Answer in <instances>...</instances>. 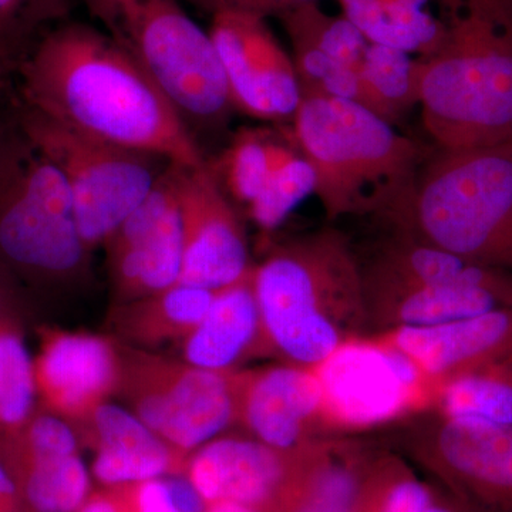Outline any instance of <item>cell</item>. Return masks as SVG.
<instances>
[{
	"label": "cell",
	"instance_id": "6da1fadb",
	"mask_svg": "<svg viewBox=\"0 0 512 512\" xmlns=\"http://www.w3.org/2000/svg\"><path fill=\"white\" fill-rule=\"evenodd\" d=\"M23 106L116 146L183 167L207 164L167 94L103 30L63 23L19 63Z\"/></svg>",
	"mask_w": 512,
	"mask_h": 512
},
{
	"label": "cell",
	"instance_id": "7a4b0ae2",
	"mask_svg": "<svg viewBox=\"0 0 512 512\" xmlns=\"http://www.w3.org/2000/svg\"><path fill=\"white\" fill-rule=\"evenodd\" d=\"M440 37L420 57L424 127L440 150L512 138V0H439Z\"/></svg>",
	"mask_w": 512,
	"mask_h": 512
},
{
	"label": "cell",
	"instance_id": "3957f363",
	"mask_svg": "<svg viewBox=\"0 0 512 512\" xmlns=\"http://www.w3.org/2000/svg\"><path fill=\"white\" fill-rule=\"evenodd\" d=\"M252 279L269 352L286 363L313 369L369 332L362 264L336 229L275 244Z\"/></svg>",
	"mask_w": 512,
	"mask_h": 512
},
{
	"label": "cell",
	"instance_id": "277c9868",
	"mask_svg": "<svg viewBox=\"0 0 512 512\" xmlns=\"http://www.w3.org/2000/svg\"><path fill=\"white\" fill-rule=\"evenodd\" d=\"M292 130L315 171L328 220L382 215L397 224L413 200L421 150L355 101L302 99Z\"/></svg>",
	"mask_w": 512,
	"mask_h": 512
},
{
	"label": "cell",
	"instance_id": "5b68a950",
	"mask_svg": "<svg viewBox=\"0 0 512 512\" xmlns=\"http://www.w3.org/2000/svg\"><path fill=\"white\" fill-rule=\"evenodd\" d=\"M397 231L512 274V138L440 150L420 171Z\"/></svg>",
	"mask_w": 512,
	"mask_h": 512
},
{
	"label": "cell",
	"instance_id": "8992f818",
	"mask_svg": "<svg viewBox=\"0 0 512 512\" xmlns=\"http://www.w3.org/2000/svg\"><path fill=\"white\" fill-rule=\"evenodd\" d=\"M90 256L59 168L18 121L0 120V265L19 281L57 288L86 279Z\"/></svg>",
	"mask_w": 512,
	"mask_h": 512
},
{
	"label": "cell",
	"instance_id": "52a82bcc",
	"mask_svg": "<svg viewBox=\"0 0 512 512\" xmlns=\"http://www.w3.org/2000/svg\"><path fill=\"white\" fill-rule=\"evenodd\" d=\"M158 84L185 124L217 126L234 110L210 33L178 0H80Z\"/></svg>",
	"mask_w": 512,
	"mask_h": 512
},
{
	"label": "cell",
	"instance_id": "ba28073f",
	"mask_svg": "<svg viewBox=\"0 0 512 512\" xmlns=\"http://www.w3.org/2000/svg\"><path fill=\"white\" fill-rule=\"evenodd\" d=\"M16 121L62 173L72 195L77 229L92 254L173 164L154 154L87 136L25 106Z\"/></svg>",
	"mask_w": 512,
	"mask_h": 512
},
{
	"label": "cell",
	"instance_id": "9c48e42d",
	"mask_svg": "<svg viewBox=\"0 0 512 512\" xmlns=\"http://www.w3.org/2000/svg\"><path fill=\"white\" fill-rule=\"evenodd\" d=\"M119 343L117 396L148 429L191 454L237 424V372H212Z\"/></svg>",
	"mask_w": 512,
	"mask_h": 512
},
{
	"label": "cell",
	"instance_id": "30bf717a",
	"mask_svg": "<svg viewBox=\"0 0 512 512\" xmlns=\"http://www.w3.org/2000/svg\"><path fill=\"white\" fill-rule=\"evenodd\" d=\"M322 387V426L360 431L433 410L440 383L375 335L350 340L313 367Z\"/></svg>",
	"mask_w": 512,
	"mask_h": 512
},
{
	"label": "cell",
	"instance_id": "8fae6325",
	"mask_svg": "<svg viewBox=\"0 0 512 512\" xmlns=\"http://www.w3.org/2000/svg\"><path fill=\"white\" fill-rule=\"evenodd\" d=\"M393 427L394 446L477 512H512V426L414 414Z\"/></svg>",
	"mask_w": 512,
	"mask_h": 512
},
{
	"label": "cell",
	"instance_id": "7c38bea8",
	"mask_svg": "<svg viewBox=\"0 0 512 512\" xmlns=\"http://www.w3.org/2000/svg\"><path fill=\"white\" fill-rule=\"evenodd\" d=\"M210 33L235 111L256 120H293L302 93L291 53L266 19L242 13L212 16Z\"/></svg>",
	"mask_w": 512,
	"mask_h": 512
},
{
	"label": "cell",
	"instance_id": "4fadbf2b",
	"mask_svg": "<svg viewBox=\"0 0 512 512\" xmlns=\"http://www.w3.org/2000/svg\"><path fill=\"white\" fill-rule=\"evenodd\" d=\"M103 247L113 305L136 301L180 282L183 231L174 164Z\"/></svg>",
	"mask_w": 512,
	"mask_h": 512
},
{
	"label": "cell",
	"instance_id": "5bb4252c",
	"mask_svg": "<svg viewBox=\"0 0 512 512\" xmlns=\"http://www.w3.org/2000/svg\"><path fill=\"white\" fill-rule=\"evenodd\" d=\"M183 231L180 284L220 291L251 271L244 225L210 164H174Z\"/></svg>",
	"mask_w": 512,
	"mask_h": 512
},
{
	"label": "cell",
	"instance_id": "9a60e30c",
	"mask_svg": "<svg viewBox=\"0 0 512 512\" xmlns=\"http://www.w3.org/2000/svg\"><path fill=\"white\" fill-rule=\"evenodd\" d=\"M33 357L37 403L66 421L82 419L119 390V343L110 336L40 326Z\"/></svg>",
	"mask_w": 512,
	"mask_h": 512
},
{
	"label": "cell",
	"instance_id": "2e32d148",
	"mask_svg": "<svg viewBox=\"0 0 512 512\" xmlns=\"http://www.w3.org/2000/svg\"><path fill=\"white\" fill-rule=\"evenodd\" d=\"M305 447L282 450L252 436L215 437L192 451L185 477L207 504L227 501L275 512L298 473Z\"/></svg>",
	"mask_w": 512,
	"mask_h": 512
},
{
	"label": "cell",
	"instance_id": "e0dca14e",
	"mask_svg": "<svg viewBox=\"0 0 512 512\" xmlns=\"http://www.w3.org/2000/svg\"><path fill=\"white\" fill-rule=\"evenodd\" d=\"M237 409V424L269 446L293 450L322 439V387L309 367L239 369Z\"/></svg>",
	"mask_w": 512,
	"mask_h": 512
},
{
	"label": "cell",
	"instance_id": "ac0fdd59",
	"mask_svg": "<svg viewBox=\"0 0 512 512\" xmlns=\"http://www.w3.org/2000/svg\"><path fill=\"white\" fill-rule=\"evenodd\" d=\"M289 43L302 99L356 101L359 67L370 42L345 16L329 15L319 2L279 16Z\"/></svg>",
	"mask_w": 512,
	"mask_h": 512
},
{
	"label": "cell",
	"instance_id": "d6986e66",
	"mask_svg": "<svg viewBox=\"0 0 512 512\" xmlns=\"http://www.w3.org/2000/svg\"><path fill=\"white\" fill-rule=\"evenodd\" d=\"M367 325L377 333L441 325L512 308V288L443 285L399 278L362 265Z\"/></svg>",
	"mask_w": 512,
	"mask_h": 512
},
{
	"label": "cell",
	"instance_id": "ffe728a7",
	"mask_svg": "<svg viewBox=\"0 0 512 512\" xmlns=\"http://www.w3.org/2000/svg\"><path fill=\"white\" fill-rule=\"evenodd\" d=\"M70 424L80 444L93 451V476L103 487L185 474L190 454L161 439L130 410L107 402Z\"/></svg>",
	"mask_w": 512,
	"mask_h": 512
},
{
	"label": "cell",
	"instance_id": "44dd1931",
	"mask_svg": "<svg viewBox=\"0 0 512 512\" xmlns=\"http://www.w3.org/2000/svg\"><path fill=\"white\" fill-rule=\"evenodd\" d=\"M375 336L399 349L441 384L512 348V308L441 325L389 330Z\"/></svg>",
	"mask_w": 512,
	"mask_h": 512
},
{
	"label": "cell",
	"instance_id": "7402d4cb",
	"mask_svg": "<svg viewBox=\"0 0 512 512\" xmlns=\"http://www.w3.org/2000/svg\"><path fill=\"white\" fill-rule=\"evenodd\" d=\"M180 343L184 362L212 372H234L251 357L271 355L252 269L235 284L215 292L204 318Z\"/></svg>",
	"mask_w": 512,
	"mask_h": 512
},
{
	"label": "cell",
	"instance_id": "603a6c76",
	"mask_svg": "<svg viewBox=\"0 0 512 512\" xmlns=\"http://www.w3.org/2000/svg\"><path fill=\"white\" fill-rule=\"evenodd\" d=\"M377 453L357 441H311L275 512H357L367 471Z\"/></svg>",
	"mask_w": 512,
	"mask_h": 512
},
{
	"label": "cell",
	"instance_id": "cb8c5ba5",
	"mask_svg": "<svg viewBox=\"0 0 512 512\" xmlns=\"http://www.w3.org/2000/svg\"><path fill=\"white\" fill-rule=\"evenodd\" d=\"M214 295L178 282L136 301L111 305L107 325L117 342L131 348L150 350L181 342L204 318Z\"/></svg>",
	"mask_w": 512,
	"mask_h": 512
},
{
	"label": "cell",
	"instance_id": "d4e9b609",
	"mask_svg": "<svg viewBox=\"0 0 512 512\" xmlns=\"http://www.w3.org/2000/svg\"><path fill=\"white\" fill-rule=\"evenodd\" d=\"M299 148L292 127H244L210 164L229 200L248 210L272 175Z\"/></svg>",
	"mask_w": 512,
	"mask_h": 512
},
{
	"label": "cell",
	"instance_id": "484cf974",
	"mask_svg": "<svg viewBox=\"0 0 512 512\" xmlns=\"http://www.w3.org/2000/svg\"><path fill=\"white\" fill-rule=\"evenodd\" d=\"M346 19L375 45L423 57L440 37L439 0H335Z\"/></svg>",
	"mask_w": 512,
	"mask_h": 512
},
{
	"label": "cell",
	"instance_id": "4316f807",
	"mask_svg": "<svg viewBox=\"0 0 512 512\" xmlns=\"http://www.w3.org/2000/svg\"><path fill=\"white\" fill-rule=\"evenodd\" d=\"M0 463L32 512H77L92 494L80 454L28 456L0 447Z\"/></svg>",
	"mask_w": 512,
	"mask_h": 512
},
{
	"label": "cell",
	"instance_id": "83f0119b",
	"mask_svg": "<svg viewBox=\"0 0 512 512\" xmlns=\"http://www.w3.org/2000/svg\"><path fill=\"white\" fill-rule=\"evenodd\" d=\"M431 412L512 426V348L441 383Z\"/></svg>",
	"mask_w": 512,
	"mask_h": 512
},
{
	"label": "cell",
	"instance_id": "f1b7e54d",
	"mask_svg": "<svg viewBox=\"0 0 512 512\" xmlns=\"http://www.w3.org/2000/svg\"><path fill=\"white\" fill-rule=\"evenodd\" d=\"M420 57L394 47L370 43L359 67L355 103L396 126L420 106Z\"/></svg>",
	"mask_w": 512,
	"mask_h": 512
},
{
	"label": "cell",
	"instance_id": "f546056e",
	"mask_svg": "<svg viewBox=\"0 0 512 512\" xmlns=\"http://www.w3.org/2000/svg\"><path fill=\"white\" fill-rule=\"evenodd\" d=\"M18 309L0 318V433L18 431L36 412L35 366Z\"/></svg>",
	"mask_w": 512,
	"mask_h": 512
},
{
	"label": "cell",
	"instance_id": "4dcf8cb0",
	"mask_svg": "<svg viewBox=\"0 0 512 512\" xmlns=\"http://www.w3.org/2000/svg\"><path fill=\"white\" fill-rule=\"evenodd\" d=\"M437 493L403 458L377 453L367 471L357 512H424Z\"/></svg>",
	"mask_w": 512,
	"mask_h": 512
},
{
	"label": "cell",
	"instance_id": "1f68e13d",
	"mask_svg": "<svg viewBox=\"0 0 512 512\" xmlns=\"http://www.w3.org/2000/svg\"><path fill=\"white\" fill-rule=\"evenodd\" d=\"M315 187V171L299 147L248 208L249 218L262 231H274L302 201L315 194Z\"/></svg>",
	"mask_w": 512,
	"mask_h": 512
},
{
	"label": "cell",
	"instance_id": "d6a6232c",
	"mask_svg": "<svg viewBox=\"0 0 512 512\" xmlns=\"http://www.w3.org/2000/svg\"><path fill=\"white\" fill-rule=\"evenodd\" d=\"M66 8V0H0V50L12 56L37 26L59 18Z\"/></svg>",
	"mask_w": 512,
	"mask_h": 512
},
{
	"label": "cell",
	"instance_id": "836d02e7",
	"mask_svg": "<svg viewBox=\"0 0 512 512\" xmlns=\"http://www.w3.org/2000/svg\"><path fill=\"white\" fill-rule=\"evenodd\" d=\"M195 8L215 16L218 13H242V15L258 16L269 19L279 18L289 10L299 8L306 3L320 0H185Z\"/></svg>",
	"mask_w": 512,
	"mask_h": 512
},
{
	"label": "cell",
	"instance_id": "e575fe53",
	"mask_svg": "<svg viewBox=\"0 0 512 512\" xmlns=\"http://www.w3.org/2000/svg\"><path fill=\"white\" fill-rule=\"evenodd\" d=\"M77 512H136L131 484L92 491Z\"/></svg>",
	"mask_w": 512,
	"mask_h": 512
},
{
	"label": "cell",
	"instance_id": "d590c367",
	"mask_svg": "<svg viewBox=\"0 0 512 512\" xmlns=\"http://www.w3.org/2000/svg\"><path fill=\"white\" fill-rule=\"evenodd\" d=\"M136 512H178L163 478L131 484Z\"/></svg>",
	"mask_w": 512,
	"mask_h": 512
},
{
	"label": "cell",
	"instance_id": "8d00e7d4",
	"mask_svg": "<svg viewBox=\"0 0 512 512\" xmlns=\"http://www.w3.org/2000/svg\"><path fill=\"white\" fill-rule=\"evenodd\" d=\"M163 481L178 512H207L208 504L185 474L164 477Z\"/></svg>",
	"mask_w": 512,
	"mask_h": 512
},
{
	"label": "cell",
	"instance_id": "74e56055",
	"mask_svg": "<svg viewBox=\"0 0 512 512\" xmlns=\"http://www.w3.org/2000/svg\"><path fill=\"white\" fill-rule=\"evenodd\" d=\"M0 512H32L23 500L18 485L0 463Z\"/></svg>",
	"mask_w": 512,
	"mask_h": 512
},
{
	"label": "cell",
	"instance_id": "f35d334b",
	"mask_svg": "<svg viewBox=\"0 0 512 512\" xmlns=\"http://www.w3.org/2000/svg\"><path fill=\"white\" fill-rule=\"evenodd\" d=\"M18 282L19 279L12 272L0 265V318L5 313L18 309Z\"/></svg>",
	"mask_w": 512,
	"mask_h": 512
},
{
	"label": "cell",
	"instance_id": "ab89813d",
	"mask_svg": "<svg viewBox=\"0 0 512 512\" xmlns=\"http://www.w3.org/2000/svg\"><path fill=\"white\" fill-rule=\"evenodd\" d=\"M424 512H477L473 507L464 503L456 495L439 491L433 503Z\"/></svg>",
	"mask_w": 512,
	"mask_h": 512
},
{
	"label": "cell",
	"instance_id": "60d3db41",
	"mask_svg": "<svg viewBox=\"0 0 512 512\" xmlns=\"http://www.w3.org/2000/svg\"><path fill=\"white\" fill-rule=\"evenodd\" d=\"M207 512H262L256 510V508L248 507V505H242L237 503H227V501H221V503L208 504Z\"/></svg>",
	"mask_w": 512,
	"mask_h": 512
},
{
	"label": "cell",
	"instance_id": "b9f144b4",
	"mask_svg": "<svg viewBox=\"0 0 512 512\" xmlns=\"http://www.w3.org/2000/svg\"><path fill=\"white\" fill-rule=\"evenodd\" d=\"M2 59H6V56L5 53H3L2 50H0V60Z\"/></svg>",
	"mask_w": 512,
	"mask_h": 512
}]
</instances>
